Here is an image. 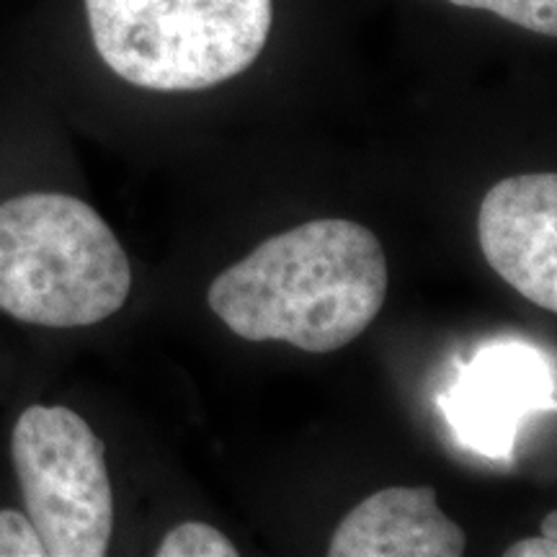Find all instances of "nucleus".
Instances as JSON below:
<instances>
[{
    "label": "nucleus",
    "mask_w": 557,
    "mask_h": 557,
    "mask_svg": "<svg viewBox=\"0 0 557 557\" xmlns=\"http://www.w3.org/2000/svg\"><path fill=\"white\" fill-rule=\"evenodd\" d=\"M387 259L372 230L354 220H312L274 235L222 271L209 308L235 336L284 341L331 354L377 320Z\"/></svg>",
    "instance_id": "nucleus-1"
},
{
    "label": "nucleus",
    "mask_w": 557,
    "mask_h": 557,
    "mask_svg": "<svg viewBox=\"0 0 557 557\" xmlns=\"http://www.w3.org/2000/svg\"><path fill=\"white\" fill-rule=\"evenodd\" d=\"M132 292L120 238L86 201L34 191L0 205V312L45 329L109 320Z\"/></svg>",
    "instance_id": "nucleus-2"
},
{
    "label": "nucleus",
    "mask_w": 557,
    "mask_h": 557,
    "mask_svg": "<svg viewBox=\"0 0 557 557\" xmlns=\"http://www.w3.org/2000/svg\"><path fill=\"white\" fill-rule=\"evenodd\" d=\"M86 13L111 73L176 94L246 73L269 41L274 0H86Z\"/></svg>",
    "instance_id": "nucleus-3"
},
{
    "label": "nucleus",
    "mask_w": 557,
    "mask_h": 557,
    "mask_svg": "<svg viewBox=\"0 0 557 557\" xmlns=\"http://www.w3.org/2000/svg\"><path fill=\"white\" fill-rule=\"evenodd\" d=\"M26 517L47 557H101L114 532L107 444L65 406H32L11 436Z\"/></svg>",
    "instance_id": "nucleus-4"
},
{
    "label": "nucleus",
    "mask_w": 557,
    "mask_h": 557,
    "mask_svg": "<svg viewBox=\"0 0 557 557\" xmlns=\"http://www.w3.org/2000/svg\"><path fill=\"white\" fill-rule=\"evenodd\" d=\"M442 408L470 449L506 459L521 423L555 408L553 367L545 354L519 341L493 344L472 359Z\"/></svg>",
    "instance_id": "nucleus-5"
},
{
    "label": "nucleus",
    "mask_w": 557,
    "mask_h": 557,
    "mask_svg": "<svg viewBox=\"0 0 557 557\" xmlns=\"http://www.w3.org/2000/svg\"><path fill=\"white\" fill-rule=\"evenodd\" d=\"M478 235L496 274L537 308L557 310V176L498 181L480 205Z\"/></svg>",
    "instance_id": "nucleus-6"
},
{
    "label": "nucleus",
    "mask_w": 557,
    "mask_h": 557,
    "mask_svg": "<svg viewBox=\"0 0 557 557\" xmlns=\"http://www.w3.org/2000/svg\"><path fill=\"white\" fill-rule=\"evenodd\" d=\"M462 527L438 508L429 485L385 487L354 508L333 532L331 557H459Z\"/></svg>",
    "instance_id": "nucleus-7"
},
{
    "label": "nucleus",
    "mask_w": 557,
    "mask_h": 557,
    "mask_svg": "<svg viewBox=\"0 0 557 557\" xmlns=\"http://www.w3.org/2000/svg\"><path fill=\"white\" fill-rule=\"evenodd\" d=\"M459 9L491 11L521 29L557 37V0H447Z\"/></svg>",
    "instance_id": "nucleus-8"
},
{
    "label": "nucleus",
    "mask_w": 557,
    "mask_h": 557,
    "mask_svg": "<svg viewBox=\"0 0 557 557\" xmlns=\"http://www.w3.org/2000/svg\"><path fill=\"white\" fill-rule=\"evenodd\" d=\"M158 557H235L238 547L218 527L186 521L173 527L156 549Z\"/></svg>",
    "instance_id": "nucleus-9"
},
{
    "label": "nucleus",
    "mask_w": 557,
    "mask_h": 557,
    "mask_svg": "<svg viewBox=\"0 0 557 557\" xmlns=\"http://www.w3.org/2000/svg\"><path fill=\"white\" fill-rule=\"evenodd\" d=\"M0 557H47L26 513L0 508Z\"/></svg>",
    "instance_id": "nucleus-10"
},
{
    "label": "nucleus",
    "mask_w": 557,
    "mask_h": 557,
    "mask_svg": "<svg viewBox=\"0 0 557 557\" xmlns=\"http://www.w3.org/2000/svg\"><path fill=\"white\" fill-rule=\"evenodd\" d=\"M508 557H555L557 555V540H549L545 534L540 537H527L521 542H513L506 549Z\"/></svg>",
    "instance_id": "nucleus-11"
},
{
    "label": "nucleus",
    "mask_w": 557,
    "mask_h": 557,
    "mask_svg": "<svg viewBox=\"0 0 557 557\" xmlns=\"http://www.w3.org/2000/svg\"><path fill=\"white\" fill-rule=\"evenodd\" d=\"M542 534L549 540H557V513L549 511L545 521H542Z\"/></svg>",
    "instance_id": "nucleus-12"
}]
</instances>
